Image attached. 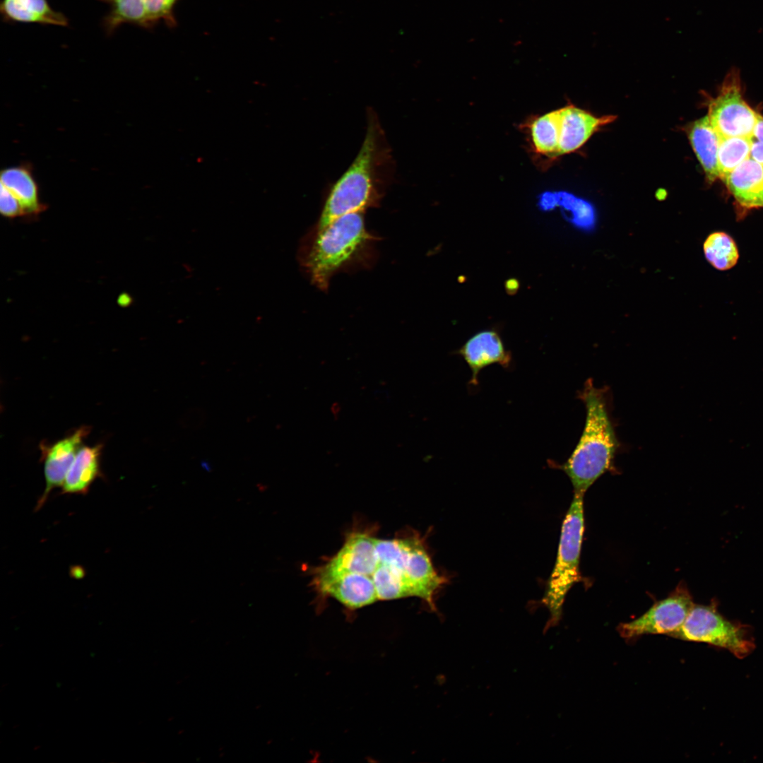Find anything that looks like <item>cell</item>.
Here are the masks:
<instances>
[{
    "label": "cell",
    "mask_w": 763,
    "mask_h": 763,
    "mask_svg": "<svg viewBox=\"0 0 763 763\" xmlns=\"http://www.w3.org/2000/svg\"><path fill=\"white\" fill-rule=\"evenodd\" d=\"M687 131L690 145L707 180L713 182L720 178L718 154L721 137L712 126L708 115L693 122Z\"/></svg>",
    "instance_id": "cell-14"
},
{
    "label": "cell",
    "mask_w": 763,
    "mask_h": 763,
    "mask_svg": "<svg viewBox=\"0 0 763 763\" xmlns=\"http://www.w3.org/2000/svg\"><path fill=\"white\" fill-rule=\"evenodd\" d=\"M201 465L203 467V468L206 470L207 471H210L211 469L210 463L206 461H204V460L202 461L201 463Z\"/></svg>",
    "instance_id": "cell-27"
},
{
    "label": "cell",
    "mask_w": 763,
    "mask_h": 763,
    "mask_svg": "<svg viewBox=\"0 0 763 763\" xmlns=\"http://www.w3.org/2000/svg\"><path fill=\"white\" fill-rule=\"evenodd\" d=\"M88 432V428L81 427L51 445L42 446L46 487L37 503V508L45 503L53 489L63 485L68 471Z\"/></svg>",
    "instance_id": "cell-10"
},
{
    "label": "cell",
    "mask_w": 763,
    "mask_h": 763,
    "mask_svg": "<svg viewBox=\"0 0 763 763\" xmlns=\"http://www.w3.org/2000/svg\"><path fill=\"white\" fill-rule=\"evenodd\" d=\"M471 370L469 384L477 385L480 372L487 366L498 364L504 368L510 366L511 355L504 345L499 334L494 330H484L468 338L459 349Z\"/></svg>",
    "instance_id": "cell-11"
},
{
    "label": "cell",
    "mask_w": 763,
    "mask_h": 763,
    "mask_svg": "<svg viewBox=\"0 0 763 763\" xmlns=\"http://www.w3.org/2000/svg\"><path fill=\"white\" fill-rule=\"evenodd\" d=\"M672 637L722 648L739 658L748 656L755 647L750 627L726 619L714 601L708 605L694 604Z\"/></svg>",
    "instance_id": "cell-5"
},
{
    "label": "cell",
    "mask_w": 763,
    "mask_h": 763,
    "mask_svg": "<svg viewBox=\"0 0 763 763\" xmlns=\"http://www.w3.org/2000/svg\"><path fill=\"white\" fill-rule=\"evenodd\" d=\"M560 109L528 119L523 129L528 136L533 155L537 158H555L560 156Z\"/></svg>",
    "instance_id": "cell-16"
},
{
    "label": "cell",
    "mask_w": 763,
    "mask_h": 763,
    "mask_svg": "<svg viewBox=\"0 0 763 763\" xmlns=\"http://www.w3.org/2000/svg\"><path fill=\"white\" fill-rule=\"evenodd\" d=\"M722 180L742 207L763 208V165L749 157Z\"/></svg>",
    "instance_id": "cell-13"
},
{
    "label": "cell",
    "mask_w": 763,
    "mask_h": 763,
    "mask_svg": "<svg viewBox=\"0 0 763 763\" xmlns=\"http://www.w3.org/2000/svg\"><path fill=\"white\" fill-rule=\"evenodd\" d=\"M703 248L706 260L718 270H728L738 261V247L733 239L726 232L710 234L704 241Z\"/></svg>",
    "instance_id": "cell-20"
},
{
    "label": "cell",
    "mask_w": 763,
    "mask_h": 763,
    "mask_svg": "<svg viewBox=\"0 0 763 763\" xmlns=\"http://www.w3.org/2000/svg\"><path fill=\"white\" fill-rule=\"evenodd\" d=\"M0 182L18 199L23 215H37L45 209V205L40 201L38 187L28 167L20 165L3 170Z\"/></svg>",
    "instance_id": "cell-18"
},
{
    "label": "cell",
    "mask_w": 763,
    "mask_h": 763,
    "mask_svg": "<svg viewBox=\"0 0 763 763\" xmlns=\"http://www.w3.org/2000/svg\"><path fill=\"white\" fill-rule=\"evenodd\" d=\"M579 397L586 411L584 430L571 456L559 467L569 478L574 492L584 495L613 468L620 444L610 419L605 389L596 387L588 379Z\"/></svg>",
    "instance_id": "cell-2"
},
{
    "label": "cell",
    "mask_w": 763,
    "mask_h": 763,
    "mask_svg": "<svg viewBox=\"0 0 763 763\" xmlns=\"http://www.w3.org/2000/svg\"><path fill=\"white\" fill-rule=\"evenodd\" d=\"M560 111V155L579 149L597 130L615 118L612 115L598 117L572 105Z\"/></svg>",
    "instance_id": "cell-12"
},
{
    "label": "cell",
    "mask_w": 763,
    "mask_h": 763,
    "mask_svg": "<svg viewBox=\"0 0 763 763\" xmlns=\"http://www.w3.org/2000/svg\"><path fill=\"white\" fill-rule=\"evenodd\" d=\"M750 158L763 165V142L752 138Z\"/></svg>",
    "instance_id": "cell-24"
},
{
    "label": "cell",
    "mask_w": 763,
    "mask_h": 763,
    "mask_svg": "<svg viewBox=\"0 0 763 763\" xmlns=\"http://www.w3.org/2000/svg\"><path fill=\"white\" fill-rule=\"evenodd\" d=\"M102 446H82L78 450L62 485L66 494H85L100 473Z\"/></svg>",
    "instance_id": "cell-17"
},
{
    "label": "cell",
    "mask_w": 763,
    "mask_h": 763,
    "mask_svg": "<svg viewBox=\"0 0 763 763\" xmlns=\"http://www.w3.org/2000/svg\"><path fill=\"white\" fill-rule=\"evenodd\" d=\"M752 138L724 137L721 138L718 162L721 179L750 157Z\"/></svg>",
    "instance_id": "cell-21"
},
{
    "label": "cell",
    "mask_w": 763,
    "mask_h": 763,
    "mask_svg": "<svg viewBox=\"0 0 763 763\" xmlns=\"http://www.w3.org/2000/svg\"><path fill=\"white\" fill-rule=\"evenodd\" d=\"M0 211L7 218L23 215L21 206L18 199L4 186L1 185Z\"/></svg>",
    "instance_id": "cell-23"
},
{
    "label": "cell",
    "mask_w": 763,
    "mask_h": 763,
    "mask_svg": "<svg viewBox=\"0 0 763 763\" xmlns=\"http://www.w3.org/2000/svg\"><path fill=\"white\" fill-rule=\"evenodd\" d=\"M314 584L321 593L333 597L351 610L369 605L378 601L374 582L364 574L315 572Z\"/></svg>",
    "instance_id": "cell-9"
},
{
    "label": "cell",
    "mask_w": 763,
    "mask_h": 763,
    "mask_svg": "<svg viewBox=\"0 0 763 763\" xmlns=\"http://www.w3.org/2000/svg\"><path fill=\"white\" fill-rule=\"evenodd\" d=\"M355 158L331 187L315 230L353 212L377 206L392 181L394 162L384 131L372 109Z\"/></svg>",
    "instance_id": "cell-1"
},
{
    "label": "cell",
    "mask_w": 763,
    "mask_h": 763,
    "mask_svg": "<svg viewBox=\"0 0 763 763\" xmlns=\"http://www.w3.org/2000/svg\"><path fill=\"white\" fill-rule=\"evenodd\" d=\"M179 0H143L148 21L153 28L160 21L170 27L176 24L174 8Z\"/></svg>",
    "instance_id": "cell-22"
},
{
    "label": "cell",
    "mask_w": 763,
    "mask_h": 763,
    "mask_svg": "<svg viewBox=\"0 0 763 763\" xmlns=\"http://www.w3.org/2000/svg\"><path fill=\"white\" fill-rule=\"evenodd\" d=\"M109 6L103 18L102 26L108 35L123 24H132L150 28L147 19L143 0H100Z\"/></svg>",
    "instance_id": "cell-19"
},
{
    "label": "cell",
    "mask_w": 763,
    "mask_h": 763,
    "mask_svg": "<svg viewBox=\"0 0 763 763\" xmlns=\"http://www.w3.org/2000/svg\"><path fill=\"white\" fill-rule=\"evenodd\" d=\"M0 14L5 23H37L66 27L69 19L54 10L47 0H1Z\"/></svg>",
    "instance_id": "cell-15"
},
{
    "label": "cell",
    "mask_w": 763,
    "mask_h": 763,
    "mask_svg": "<svg viewBox=\"0 0 763 763\" xmlns=\"http://www.w3.org/2000/svg\"><path fill=\"white\" fill-rule=\"evenodd\" d=\"M364 212L343 215L314 232L302 264L318 288L326 290L335 273L369 252L375 238L366 230Z\"/></svg>",
    "instance_id": "cell-3"
},
{
    "label": "cell",
    "mask_w": 763,
    "mask_h": 763,
    "mask_svg": "<svg viewBox=\"0 0 763 763\" xmlns=\"http://www.w3.org/2000/svg\"><path fill=\"white\" fill-rule=\"evenodd\" d=\"M694 605L686 588H677L668 597L656 602L639 617L621 623L617 628L627 641L647 634H666L672 637L684 623Z\"/></svg>",
    "instance_id": "cell-8"
},
{
    "label": "cell",
    "mask_w": 763,
    "mask_h": 763,
    "mask_svg": "<svg viewBox=\"0 0 763 763\" xmlns=\"http://www.w3.org/2000/svg\"><path fill=\"white\" fill-rule=\"evenodd\" d=\"M707 115L721 138L752 137L757 113L743 97L737 69L726 76L719 93L709 103Z\"/></svg>",
    "instance_id": "cell-7"
},
{
    "label": "cell",
    "mask_w": 763,
    "mask_h": 763,
    "mask_svg": "<svg viewBox=\"0 0 763 763\" xmlns=\"http://www.w3.org/2000/svg\"><path fill=\"white\" fill-rule=\"evenodd\" d=\"M504 288L508 295H514L519 288V282L516 278H509L506 280Z\"/></svg>",
    "instance_id": "cell-26"
},
{
    "label": "cell",
    "mask_w": 763,
    "mask_h": 763,
    "mask_svg": "<svg viewBox=\"0 0 763 763\" xmlns=\"http://www.w3.org/2000/svg\"><path fill=\"white\" fill-rule=\"evenodd\" d=\"M752 137L763 142V117L757 114V120L754 129Z\"/></svg>",
    "instance_id": "cell-25"
},
{
    "label": "cell",
    "mask_w": 763,
    "mask_h": 763,
    "mask_svg": "<svg viewBox=\"0 0 763 763\" xmlns=\"http://www.w3.org/2000/svg\"><path fill=\"white\" fill-rule=\"evenodd\" d=\"M583 497L584 494L574 492L562 525L556 562L542 599L550 615L546 629L560 622L565 597L580 578L579 559L584 530Z\"/></svg>",
    "instance_id": "cell-4"
},
{
    "label": "cell",
    "mask_w": 763,
    "mask_h": 763,
    "mask_svg": "<svg viewBox=\"0 0 763 763\" xmlns=\"http://www.w3.org/2000/svg\"><path fill=\"white\" fill-rule=\"evenodd\" d=\"M377 557L399 573L409 584L413 596L420 597L430 584L434 567L418 538H374Z\"/></svg>",
    "instance_id": "cell-6"
}]
</instances>
